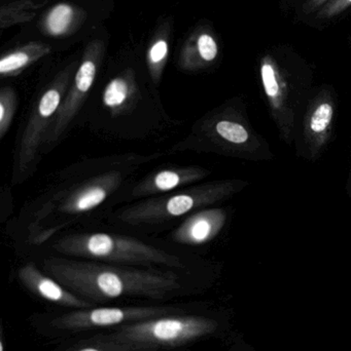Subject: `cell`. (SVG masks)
<instances>
[{
	"label": "cell",
	"mask_w": 351,
	"mask_h": 351,
	"mask_svg": "<svg viewBox=\"0 0 351 351\" xmlns=\"http://www.w3.org/2000/svg\"><path fill=\"white\" fill-rule=\"evenodd\" d=\"M45 270L80 298L95 304L113 299L161 300L181 288L172 272L101 265L70 260H45Z\"/></svg>",
	"instance_id": "1"
},
{
	"label": "cell",
	"mask_w": 351,
	"mask_h": 351,
	"mask_svg": "<svg viewBox=\"0 0 351 351\" xmlns=\"http://www.w3.org/2000/svg\"><path fill=\"white\" fill-rule=\"evenodd\" d=\"M218 329L214 319L201 315H172L130 324L107 334L111 339L136 346L175 348L212 335Z\"/></svg>",
	"instance_id": "2"
},
{
	"label": "cell",
	"mask_w": 351,
	"mask_h": 351,
	"mask_svg": "<svg viewBox=\"0 0 351 351\" xmlns=\"http://www.w3.org/2000/svg\"><path fill=\"white\" fill-rule=\"evenodd\" d=\"M57 251L80 257L96 258L117 263L133 265H160L183 267V263L175 256L144 245L140 241L126 237H111L105 233L78 235L64 239Z\"/></svg>",
	"instance_id": "3"
},
{
	"label": "cell",
	"mask_w": 351,
	"mask_h": 351,
	"mask_svg": "<svg viewBox=\"0 0 351 351\" xmlns=\"http://www.w3.org/2000/svg\"><path fill=\"white\" fill-rule=\"evenodd\" d=\"M183 309L170 306L91 307L74 309L51 317L47 329L56 335H70L90 330L120 328L164 315H183Z\"/></svg>",
	"instance_id": "4"
},
{
	"label": "cell",
	"mask_w": 351,
	"mask_h": 351,
	"mask_svg": "<svg viewBox=\"0 0 351 351\" xmlns=\"http://www.w3.org/2000/svg\"><path fill=\"white\" fill-rule=\"evenodd\" d=\"M103 53H104V43L102 40L95 39L87 45L82 56V63L74 77L73 86L60 109L61 111L57 117L54 135L57 136L69 123L71 117L76 114V109L92 88Z\"/></svg>",
	"instance_id": "5"
},
{
	"label": "cell",
	"mask_w": 351,
	"mask_h": 351,
	"mask_svg": "<svg viewBox=\"0 0 351 351\" xmlns=\"http://www.w3.org/2000/svg\"><path fill=\"white\" fill-rule=\"evenodd\" d=\"M73 66H69L57 76L53 86L41 97L38 103L36 112L33 114V119L29 123L28 130L25 133L21 148V166H26L27 162L32 158L35 148L38 143L39 135L43 132L45 121L51 119L52 115L57 111L58 107L61 104L62 95L65 92Z\"/></svg>",
	"instance_id": "6"
},
{
	"label": "cell",
	"mask_w": 351,
	"mask_h": 351,
	"mask_svg": "<svg viewBox=\"0 0 351 351\" xmlns=\"http://www.w3.org/2000/svg\"><path fill=\"white\" fill-rule=\"evenodd\" d=\"M19 278L27 290L49 302L73 309L95 307V304L76 296L57 280L41 274L32 264L21 268Z\"/></svg>",
	"instance_id": "7"
},
{
	"label": "cell",
	"mask_w": 351,
	"mask_h": 351,
	"mask_svg": "<svg viewBox=\"0 0 351 351\" xmlns=\"http://www.w3.org/2000/svg\"><path fill=\"white\" fill-rule=\"evenodd\" d=\"M87 19V12L71 3H58L52 6L41 22L45 35L64 37L76 32Z\"/></svg>",
	"instance_id": "8"
},
{
	"label": "cell",
	"mask_w": 351,
	"mask_h": 351,
	"mask_svg": "<svg viewBox=\"0 0 351 351\" xmlns=\"http://www.w3.org/2000/svg\"><path fill=\"white\" fill-rule=\"evenodd\" d=\"M218 45L208 31L198 29L188 37L179 55V65L194 70L212 63L218 57Z\"/></svg>",
	"instance_id": "9"
},
{
	"label": "cell",
	"mask_w": 351,
	"mask_h": 351,
	"mask_svg": "<svg viewBox=\"0 0 351 351\" xmlns=\"http://www.w3.org/2000/svg\"><path fill=\"white\" fill-rule=\"evenodd\" d=\"M222 213L218 210L202 212L188 219L175 232L179 243L198 245L212 239L222 225Z\"/></svg>",
	"instance_id": "10"
},
{
	"label": "cell",
	"mask_w": 351,
	"mask_h": 351,
	"mask_svg": "<svg viewBox=\"0 0 351 351\" xmlns=\"http://www.w3.org/2000/svg\"><path fill=\"white\" fill-rule=\"evenodd\" d=\"M52 47L47 43L32 41L2 56L0 60L1 76H14L51 53Z\"/></svg>",
	"instance_id": "11"
},
{
	"label": "cell",
	"mask_w": 351,
	"mask_h": 351,
	"mask_svg": "<svg viewBox=\"0 0 351 351\" xmlns=\"http://www.w3.org/2000/svg\"><path fill=\"white\" fill-rule=\"evenodd\" d=\"M45 3L47 0H14L2 4L0 8V28L3 30L14 25L31 22Z\"/></svg>",
	"instance_id": "12"
},
{
	"label": "cell",
	"mask_w": 351,
	"mask_h": 351,
	"mask_svg": "<svg viewBox=\"0 0 351 351\" xmlns=\"http://www.w3.org/2000/svg\"><path fill=\"white\" fill-rule=\"evenodd\" d=\"M169 39H170V26L162 25L158 32L154 35L146 53V62L150 75L155 82H158L166 66L169 55Z\"/></svg>",
	"instance_id": "13"
},
{
	"label": "cell",
	"mask_w": 351,
	"mask_h": 351,
	"mask_svg": "<svg viewBox=\"0 0 351 351\" xmlns=\"http://www.w3.org/2000/svg\"><path fill=\"white\" fill-rule=\"evenodd\" d=\"M115 177H107L103 180L102 183H97L95 185L88 186L80 193L68 200L65 210L68 212H86L96 208L99 204L104 202L109 195V186L115 185Z\"/></svg>",
	"instance_id": "14"
},
{
	"label": "cell",
	"mask_w": 351,
	"mask_h": 351,
	"mask_svg": "<svg viewBox=\"0 0 351 351\" xmlns=\"http://www.w3.org/2000/svg\"><path fill=\"white\" fill-rule=\"evenodd\" d=\"M136 92L134 72L126 70L121 75L113 78L103 93V104L111 109L121 108Z\"/></svg>",
	"instance_id": "15"
},
{
	"label": "cell",
	"mask_w": 351,
	"mask_h": 351,
	"mask_svg": "<svg viewBox=\"0 0 351 351\" xmlns=\"http://www.w3.org/2000/svg\"><path fill=\"white\" fill-rule=\"evenodd\" d=\"M150 346H136L127 342L111 339L107 334H101L92 338H87L73 342L70 346L60 348L58 351H157Z\"/></svg>",
	"instance_id": "16"
},
{
	"label": "cell",
	"mask_w": 351,
	"mask_h": 351,
	"mask_svg": "<svg viewBox=\"0 0 351 351\" xmlns=\"http://www.w3.org/2000/svg\"><path fill=\"white\" fill-rule=\"evenodd\" d=\"M16 108V96L10 88H6L1 90L0 95V135L1 138L5 135L10 127Z\"/></svg>",
	"instance_id": "17"
},
{
	"label": "cell",
	"mask_w": 351,
	"mask_h": 351,
	"mask_svg": "<svg viewBox=\"0 0 351 351\" xmlns=\"http://www.w3.org/2000/svg\"><path fill=\"white\" fill-rule=\"evenodd\" d=\"M216 132L227 141L242 144L249 140V133L243 125L233 121H222L216 123Z\"/></svg>",
	"instance_id": "18"
},
{
	"label": "cell",
	"mask_w": 351,
	"mask_h": 351,
	"mask_svg": "<svg viewBox=\"0 0 351 351\" xmlns=\"http://www.w3.org/2000/svg\"><path fill=\"white\" fill-rule=\"evenodd\" d=\"M333 106L329 103H321L317 107L310 119V129L313 133L321 134L327 131L333 119Z\"/></svg>",
	"instance_id": "19"
},
{
	"label": "cell",
	"mask_w": 351,
	"mask_h": 351,
	"mask_svg": "<svg viewBox=\"0 0 351 351\" xmlns=\"http://www.w3.org/2000/svg\"><path fill=\"white\" fill-rule=\"evenodd\" d=\"M197 204V199L189 194H181L169 198L165 210L171 216L179 217L187 214Z\"/></svg>",
	"instance_id": "20"
},
{
	"label": "cell",
	"mask_w": 351,
	"mask_h": 351,
	"mask_svg": "<svg viewBox=\"0 0 351 351\" xmlns=\"http://www.w3.org/2000/svg\"><path fill=\"white\" fill-rule=\"evenodd\" d=\"M261 75L266 94L269 98L275 99L278 96V93H280V86H278L273 67L269 63L263 64Z\"/></svg>",
	"instance_id": "21"
},
{
	"label": "cell",
	"mask_w": 351,
	"mask_h": 351,
	"mask_svg": "<svg viewBox=\"0 0 351 351\" xmlns=\"http://www.w3.org/2000/svg\"><path fill=\"white\" fill-rule=\"evenodd\" d=\"M181 177L179 173L172 171H163L156 175L154 179V186L159 191H169L181 184Z\"/></svg>",
	"instance_id": "22"
},
{
	"label": "cell",
	"mask_w": 351,
	"mask_h": 351,
	"mask_svg": "<svg viewBox=\"0 0 351 351\" xmlns=\"http://www.w3.org/2000/svg\"><path fill=\"white\" fill-rule=\"evenodd\" d=\"M350 4H351V0H335L333 3L330 4L329 8H328V14L331 16V14H336Z\"/></svg>",
	"instance_id": "23"
},
{
	"label": "cell",
	"mask_w": 351,
	"mask_h": 351,
	"mask_svg": "<svg viewBox=\"0 0 351 351\" xmlns=\"http://www.w3.org/2000/svg\"><path fill=\"white\" fill-rule=\"evenodd\" d=\"M5 341H4L3 331H1V340H0V351H5Z\"/></svg>",
	"instance_id": "24"
},
{
	"label": "cell",
	"mask_w": 351,
	"mask_h": 351,
	"mask_svg": "<svg viewBox=\"0 0 351 351\" xmlns=\"http://www.w3.org/2000/svg\"><path fill=\"white\" fill-rule=\"evenodd\" d=\"M317 1V4H321V2L325 1V0H315Z\"/></svg>",
	"instance_id": "25"
}]
</instances>
